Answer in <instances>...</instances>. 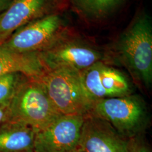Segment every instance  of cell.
<instances>
[{"instance_id": "cell-8", "label": "cell", "mask_w": 152, "mask_h": 152, "mask_svg": "<svg viewBox=\"0 0 152 152\" xmlns=\"http://www.w3.org/2000/svg\"><path fill=\"white\" fill-rule=\"evenodd\" d=\"M85 115H60L36 132L34 152H74Z\"/></svg>"}, {"instance_id": "cell-13", "label": "cell", "mask_w": 152, "mask_h": 152, "mask_svg": "<svg viewBox=\"0 0 152 152\" xmlns=\"http://www.w3.org/2000/svg\"><path fill=\"white\" fill-rule=\"evenodd\" d=\"M82 18L91 22H100L113 14L126 0H69Z\"/></svg>"}, {"instance_id": "cell-7", "label": "cell", "mask_w": 152, "mask_h": 152, "mask_svg": "<svg viewBox=\"0 0 152 152\" xmlns=\"http://www.w3.org/2000/svg\"><path fill=\"white\" fill-rule=\"evenodd\" d=\"M82 82L94 103L108 98L122 97L132 94L129 78L122 72L99 61L81 72Z\"/></svg>"}, {"instance_id": "cell-17", "label": "cell", "mask_w": 152, "mask_h": 152, "mask_svg": "<svg viewBox=\"0 0 152 152\" xmlns=\"http://www.w3.org/2000/svg\"><path fill=\"white\" fill-rule=\"evenodd\" d=\"M12 2V0H0V17L5 12Z\"/></svg>"}, {"instance_id": "cell-5", "label": "cell", "mask_w": 152, "mask_h": 152, "mask_svg": "<svg viewBox=\"0 0 152 152\" xmlns=\"http://www.w3.org/2000/svg\"><path fill=\"white\" fill-rule=\"evenodd\" d=\"M60 115L41 82L38 79L29 78L8 105L7 121L28 125L36 132Z\"/></svg>"}, {"instance_id": "cell-3", "label": "cell", "mask_w": 152, "mask_h": 152, "mask_svg": "<svg viewBox=\"0 0 152 152\" xmlns=\"http://www.w3.org/2000/svg\"><path fill=\"white\" fill-rule=\"evenodd\" d=\"M90 113L108 122L127 139L141 135L150 120L145 102L140 96L133 94L96 102Z\"/></svg>"}, {"instance_id": "cell-1", "label": "cell", "mask_w": 152, "mask_h": 152, "mask_svg": "<svg viewBox=\"0 0 152 152\" xmlns=\"http://www.w3.org/2000/svg\"><path fill=\"white\" fill-rule=\"evenodd\" d=\"M116 55L133 78L146 88L152 83V23L144 11L137 14L115 45Z\"/></svg>"}, {"instance_id": "cell-14", "label": "cell", "mask_w": 152, "mask_h": 152, "mask_svg": "<svg viewBox=\"0 0 152 152\" xmlns=\"http://www.w3.org/2000/svg\"><path fill=\"white\" fill-rule=\"evenodd\" d=\"M29 78L18 72H9L0 76V104L8 106L22 85Z\"/></svg>"}, {"instance_id": "cell-9", "label": "cell", "mask_w": 152, "mask_h": 152, "mask_svg": "<svg viewBox=\"0 0 152 152\" xmlns=\"http://www.w3.org/2000/svg\"><path fill=\"white\" fill-rule=\"evenodd\" d=\"M131 141L121 136L106 121L87 114L74 152H130Z\"/></svg>"}, {"instance_id": "cell-16", "label": "cell", "mask_w": 152, "mask_h": 152, "mask_svg": "<svg viewBox=\"0 0 152 152\" xmlns=\"http://www.w3.org/2000/svg\"><path fill=\"white\" fill-rule=\"evenodd\" d=\"M8 120V106L0 104V126Z\"/></svg>"}, {"instance_id": "cell-11", "label": "cell", "mask_w": 152, "mask_h": 152, "mask_svg": "<svg viewBox=\"0 0 152 152\" xmlns=\"http://www.w3.org/2000/svg\"><path fill=\"white\" fill-rule=\"evenodd\" d=\"M46 71L38 53H16L0 44V76L18 72L31 78L38 79Z\"/></svg>"}, {"instance_id": "cell-2", "label": "cell", "mask_w": 152, "mask_h": 152, "mask_svg": "<svg viewBox=\"0 0 152 152\" xmlns=\"http://www.w3.org/2000/svg\"><path fill=\"white\" fill-rule=\"evenodd\" d=\"M38 80L60 114L90 113L94 103L84 87L80 72L68 68L46 70Z\"/></svg>"}, {"instance_id": "cell-12", "label": "cell", "mask_w": 152, "mask_h": 152, "mask_svg": "<svg viewBox=\"0 0 152 152\" xmlns=\"http://www.w3.org/2000/svg\"><path fill=\"white\" fill-rule=\"evenodd\" d=\"M35 135L28 125L6 121L0 126V152H34Z\"/></svg>"}, {"instance_id": "cell-4", "label": "cell", "mask_w": 152, "mask_h": 152, "mask_svg": "<svg viewBox=\"0 0 152 152\" xmlns=\"http://www.w3.org/2000/svg\"><path fill=\"white\" fill-rule=\"evenodd\" d=\"M38 54L46 70L68 68L81 72L108 59L103 51L74 34L69 28L48 49Z\"/></svg>"}, {"instance_id": "cell-6", "label": "cell", "mask_w": 152, "mask_h": 152, "mask_svg": "<svg viewBox=\"0 0 152 152\" xmlns=\"http://www.w3.org/2000/svg\"><path fill=\"white\" fill-rule=\"evenodd\" d=\"M68 28L60 14L54 12L19 28L1 44L16 53H39L48 49Z\"/></svg>"}, {"instance_id": "cell-10", "label": "cell", "mask_w": 152, "mask_h": 152, "mask_svg": "<svg viewBox=\"0 0 152 152\" xmlns=\"http://www.w3.org/2000/svg\"><path fill=\"white\" fill-rule=\"evenodd\" d=\"M60 0H12L0 17V44L19 28L41 17L55 12Z\"/></svg>"}, {"instance_id": "cell-15", "label": "cell", "mask_w": 152, "mask_h": 152, "mask_svg": "<svg viewBox=\"0 0 152 152\" xmlns=\"http://www.w3.org/2000/svg\"><path fill=\"white\" fill-rule=\"evenodd\" d=\"M130 152H151L149 149L145 145L141 144V143L134 142L131 145Z\"/></svg>"}]
</instances>
